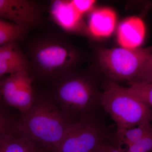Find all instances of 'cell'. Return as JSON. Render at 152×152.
Here are the masks:
<instances>
[{
  "label": "cell",
  "instance_id": "7c38bea8",
  "mask_svg": "<svg viewBox=\"0 0 152 152\" xmlns=\"http://www.w3.org/2000/svg\"><path fill=\"white\" fill-rule=\"evenodd\" d=\"M117 16L113 10L107 8L97 9L91 14L88 22L90 32L98 38L107 37L113 32Z\"/></svg>",
  "mask_w": 152,
  "mask_h": 152
},
{
  "label": "cell",
  "instance_id": "7a4b0ae2",
  "mask_svg": "<svg viewBox=\"0 0 152 152\" xmlns=\"http://www.w3.org/2000/svg\"><path fill=\"white\" fill-rule=\"evenodd\" d=\"M98 61L102 72L116 83H152L151 47L104 48L98 52Z\"/></svg>",
  "mask_w": 152,
  "mask_h": 152
},
{
  "label": "cell",
  "instance_id": "3957f363",
  "mask_svg": "<svg viewBox=\"0 0 152 152\" xmlns=\"http://www.w3.org/2000/svg\"><path fill=\"white\" fill-rule=\"evenodd\" d=\"M56 81L53 101L71 121L97 112L100 107L102 92L90 78L72 72Z\"/></svg>",
  "mask_w": 152,
  "mask_h": 152
},
{
  "label": "cell",
  "instance_id": "5b68a950",
  "mask_svg": "<svg viewBox=\"0 0 152 152\" xmlns=\"http://www.w3.org/2000/svg\"><path fill=\"white\" fill-rule=\"evenodd\" d=\"M110 115L117 130L151 122L152 107L129 94L126 88L110 80L104 85L101 107Z\"/></svg>",
  "mask_w": 152,
  "mask_h": 152
},
{
  "label": "cell",
  "instance_id": "9c48e42d",
  "mask_svg": "<svg viewBox=\"0 0 152 152\" xmlns=\"http://www.w3.org/2000/svg\"><path fill=\"white\" fill-rule=\"evenodd\" d=\"M49 11L53 21L63 29L75 33L84 31L83 15L76 10L72 1H51Z\"/></svg>",
  "mask_w": 152,
  "mask_h": 152
},
{
  "label": "cell",
  "instance_id": "ac0fdd59",
  "mask_svg": "<svg viewBox=\"0 0 152 152\" xmlns=\"http://www.w3.org/2000/svg\"><path fill=\"white\" fill-rule=\"evenodd\" d=\"M127 152H150L152 149V133L127 148Z\"/></svg>",
  "mask_w": 152,
  "mask_h": 152
},
{
  "label": "cell",
  "instance_id": "2e32d148",
  "mask_svg": "<svg viewBox=\"0 0 152 152\" xmlns=\"http://www.w3.org/2000/svg\"><path fill=\"white\" fill-rule=\"evenodd\" d=\"M126 89L131 96L152 107V83L136 84Z\"/></svg>",
  "mask_w": 152,
  "mask_h": 152
},
{
  "label": "cell",
  "instance_id": "5bb4252c",
  "mask_svg": "<svg viewBox=\"0 0 152 152\" xmlns=\"http://www.w3.org/2000/svg\"><path fill=\"white\" fill-rule=\"evenodd\" d=\"M151 133H152L151 124L147 123L136 127L116 130L114 138L119 146L124 145L127 148Z\"/></svg>",
  "mask_w": 152,
  "mask_h": 152
},
{
  "label": "cell",
  "instance_id": "30bf717a",
  "mask_svg": "<svg viewBox=\"0 0 152 152\" xmlns=\"http://www.w3.org/2000/svg\"><path fill=\"white\" fill-rule=\"evenodd\" d=\"M31 68L29 60L17 42L0 46V78L7 74L10 75L23 70L28 71Z\"/></svg>",
  "mask_w": 152,
  "mask_h": 152
},
{
  "label": "cell",
  "instance_id": "52a82bcc",
  "mask_svg": "<svg viewBox=\"0 0 152 152\" xmlns=\"http://www.w3.org/2000/svg\"><path fill=\"white\" fill-rule=\"evenodd\" d=\"M0 92L2 100L23 115L32 106L37 96L28 71L23 70L3 78Z\"/></svg>",
  "mask_w": 152,
  "mask_h": 152
},
{
  "label": "cell",
  "instance_id": "44dd1931",
  "mask_svg": "<svg viewBox=\"0 0 152 152\" xmlns=\"http://www.w3.org/2000/svg\"><path fill=\"white\" fill-rule=\"evenodd\" d=\"M42 152H45V151H42Z\"/></svg>",
  "mask_w": 152,
  "mask_h": 152
},
{
  "label": "cell",
  "instance_id": "8992f818",
  "mask_svg": "<svg viewBox=\"0 0 152 152\" xmlns=\"http://www.w3.org/2000/svg\"><path fill=\"white\" fill-rule=\"evenodd\" d=\"M110 137L97 112L86 114L72 123L53 152H97Z\"/></svg>",
  "mask_w": 152,
  "mask_h": 152
},
{
  "label": "cell",
  "instance_id": "4fadbf2b",
  "mask_svg": "<svg viewBox=\"0 0 152 152\" xmlns=\"http://www.w3.org/2000/svg\"><path fill=\"white\" fill-rule=\"evenodd\" d=\"M31 142L15 133L7 136L0 142V152H42Z\"/></svg>",
  "mask_w": 152,
  "mask_h": 152
},
{
  "label": "cell",
  "instance_id": "6da1fadb",
  "mask_svg": "<svg viewBox=\"0 0 152 152\" xmlns=\"http://www.w3.org/2000/svg\"><path fill=\"white\" fill-rule=\"evenodd\" d=\"M73 122L54 101L37 95L31 107L17 121L15 130L42 151L53 152Z\"/></svg>",
  "mask_w": 152,
  "mask_h": 152
},
{
  "label": "cell",
  "instance_id": "d6986e66",
  "mask_svg": "<svg viewBox=\"0 0 152 152\" xmlns=\"http://www.w3.org/2000/svg\"><path fill=\"white\" fill-rule=\"evenodd\" d=\"M72 1L76 10L82 15L92 8L96 3L93 0H73Z\"/></svg>",
  "mask_w": 152,
  "mask_h": 152
},
{
  "label": "cell",
  "instance_id": "ba28073f",
  "mask_svg": "<svg viewBox=\"0 0 152 152\" xmlns=\"http://www.w3.org/2000/svg\"><path fill=\"white\" fill-rule=\"evenodd\" d=\"M41 9L29 0H0V18L27 27L37 24L41 19Z\"/></svg>",
  "mask_w": 152,
  "mask_h": 152
},
{
  "label": "cell",
  "instance_id": "8fae6325",
  "mask_svg": "<svg viewBox=\"0 0 152 152\" xmlns=\"http://www.w3.org/2000/svg\"><path fill=\"white\" fill-rule=\"evenodd\" d=\"M145 35V28L141 19L138 17H130L119 26L117 40L122 48H137L143 42Z\"/></svg>",
  "mask_w": 152,
  "mask_h": 152
},
{
  "label": "cell",
  "instance_id": "9a60e30c",
  "mask_svg": "<svg viewBox=\"0 0 152 152\" xmlns=\"http://www.w3.org/2000/svg\"><path fill=\"white\" fill-rule=\"evenodd\" d=\"M28 28L0 18V46L23 39Z\"/></svg>",
  "mask_w": 152,
  "mask_h": 152
},
{
  "label": "cell",
  "instance_id": "e0dca14e",
  "mask_svg": "<svg viewBox=\"0 0 152 152\" xmlns=\"http://www.w3.org/2000/svg\"><path fill=\"white\" fill-rule=\"evenodd\" d=\"M17 121L0 106V142L7 136L15 133Z\"/></svg>",
  "mask_w": 152,
  "mask_h": 152
},
{
  "label": "cell",
  "instance_id": "ffe728a7",
  "mask_svg": "<svg viewBox=\"0 0 152 152\" xmlns=\"http://www.w3.org/2000/svg\"><path fill=\"white\" fill-rule=\"evenodd\" d=\"M0 78V87H1V82L3 78ZM2 100L1 99V92H0V102H1V101Z\"/></svg>",
  "mask_w": 152,
  "mask_h": 152
},
{
  "label": "cell",
  "instance_id": "277c9868",
  "mask_svg": "<svg viewBox=\"0 0 152 152\" xmlns=\"http://www.w3.org/2000/svg\"><path fill=\"white\" fill-rule=\"evenodd\" d=\"M28 55L31 68L41 77L55 80L72 72L81 58L78 50L70 44L51 36L33 43Z\"/></svg>",
  "mask_w": 152,
  "mask_h": 152
}]
</instances>
